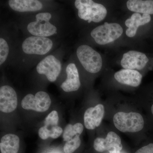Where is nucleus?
Returning <instances> with one entry per match:
<instances>
[{"instance_id": "9b49d317", "label": "nucleus", "mask_w": 153, "mask_h": 153, "mask_svg": "<svg viewBox=\"0 0 153 153\" xmlns=\"http://www.w3.org/2000/svg\"><path fill=\"white\" fill-rule=\"evenodd\" d=\"M18 105V97L16 91L9 85L0 88V110L9 113L13 111Z\"/></svg>"}, {"instance_id": "f03ea898", "label": "nucleus", "mask_w": 153, "mask_h": 153, "mask_svg": "<svg viewBox=\"0 0 153 153\" xmlns=\"http://www.w3.org/2000/svg\"><path fill=\"white\" fill-rule=\"evenodd\" d=\"M113 122L116 128L122 132L140 131L144 126L142 116L136 112H118L114 116Z\"/></svg>"}, {"instance_id": "f8f14e48", "label": "nucleus", "mask_w": 153, "mask_h": 153, "mask_svg": "<svg viewBox=\"0 0 153 153\" xmlns=\"http://www.w3.org/2000/svg\"><path fill=\"white\" fill-rule=\"evenodd\" d=\"M105 114L104 107L98 104L88 108L84 114V123L88 129L93 130L100 126Z\"/></svg>"}, {"instance_id": "5701e85b", "label": "nucleus", "mask_w": 153, "mask_h": 153, "mask_svg": "<svg viewBox=\"0 0 153 153\" xmlns=\"http://www.w3.org/2000/svg\"><path fill=\"white\" fill-rule=\"evenodd\" d=\"M49 128L50 130V137L52 139L57 138L63 132L62 128L58 126H54Z\"/></svg>"}, {"instance_id": "6ab92c4d", "label": "nucleus", "mask_w": 153, "mask_h": 153, "mask_svg": "<svg viewBox=\"0 0 153 153\" xmlns=\"http://www.w3.org/2000/svg\"><path fill=\"white\" fill-rule=\"evenodd\" d=\"M83 131V126L81 123H76L74 125L69 124L66 126L63 131V140L66 142L76 136H80Z\"/></svg>"}, {"instance_id": "39448f33", "label": "nucleus", "mask_w": 153, "mask_h": 153, "mask_svg": "<svg viewBox=\"0 0 153 153\" xmlns=\"http://www.w3.org/2000/svg\"><path fill=\"white\" fill-rule=\"evenodd\" d=\"M123 32V29L119 24L105 22L104 25L93 29L91 36L97 44L103 45L118 39Z\"/></svg>"}, {"instance_id": "423d86ee", "label": "nucleus", "mask_w": 153, "mask_h": 153, "mask_svg": "<svg viewBox=\"0 0 153 153\" xmlns=\"http://www.w3.org/2000/svg\"><path fill=\"white\" fill-rule=\"evenodd\" d=\"M53 46V42L48 38L30 36L23 41L22 49L28 55H43L48 53Z\"/></svg>"}, {"instance_id": "f3484780", "label": "nucleus", "mask_w": 153, "mask_h": 153, "mask_svg": "<svg viewBox=\"0 0 153 153\" xmlns=\"http://www.w3.org/2000/svg\"><path fill=\"white\" fill-rule=\"evenodd\" d=\"M20 139L18 136L10 134L3 136L0 142L1 153H18Z\"/></svg>"}, {"instance_id": "f257e3e1", "label": "nucleus", "mask_w": 153, "mask_h": 153, "mask_svg": "<svg viewBox=\"0 0 153 153\" xmlns=\"http://www.w3.org/2000/svg\"><path fill=\"white\" fill-rule=\"evenodd\" d=\"M74 5L78 10L79 18L88 23L101 22L107 13L106 8L103 5L91 0H76Z\"/></svg>"}, {"instance_id": "6e6552de", "label": "nucleus", "mask_w": 153, "mask_h": 153, "mask_svg": "<svg viewBox=\"0 0 153 153\" xmlns=\"http://www.w3.org/2000/svg\"><path fill=\"white\" fill-rule=\"evenodd\" d=\"M60 60L53 55H49L41 60L37 66L38 74H44L51 82L56 81L61 70Z\"/></svg>"}, {"instance_id": "1a4fd4ad", "label": "nucleus", "mask_w": 153, "mask_h": 153, "mask_svg": "<svg viewBox=\"0 0 153 153\" xmlns=\"http://www.w3.org/2000/svg\"><path fill=\"white\" fill-rule=\"evenodd\" d=\"M94 149L99 152L108 151L110 153H120L123 149L120 137L113 131H110L105 138L98 137L94 142Z\"/></svg>"}, {"instance_id": "4be33fe9", "label": "nucleus", "mask_w": 153, "mask_h": 153, "mask_svg": "<svg viewBox=\"0 0 153 153\" xmlns=\"http://www.w3.org/2000/svg\"><path fill=\"white\" fill-rule=\"evenodd\" d=\"M59 121V116L56 111H52L46 117L44 120V126L48 128L57 126Z\"/></svg>"}, {"instance_id": "a211bd4d", "label": "nucleus", "mask_w": 153, "mask_h": 153, "mask_svg": "<svg viewBox=\"0 0 153 153\" xmlns=\"http://www.w3.org/2000/svg\"><path fill=\"white\" fill-rule=\"evenodd\" d=\"M127 7L129 10L135 13L153 14L152 0H129L127 2Z\"/></svg>"}, {"instance_id": "0eeeda50", "label": "nucleus", "mask_w": 153, "mask_h": 153, "mask_svg": "<svg viewBox=\"0 0 153 153\" xmlns=\"http://www.w3.org/2000/svg\"><path fill=\"white\" fill-rule=\"evenodd\" d=\"M51 100L49 94L43 91H38L35 95L31 94H27L22 101L24 109L32 110L36 112H43L49 109Z\"/></svg>"}, {"instance_id": "412c9836", "label": "nucleus", "mask_w": 153, "mask_h": 153, "mask_svg": "<svg viewBox=\"0 0 153 153\" xmlns=\"http://www.w3.org/2000/svg\"><path fill=\"white\" fill-rule=\"evenodd\" d=\"M9 53V47L7 41L2 38H0V65L5 62Z\"/></svg>"}, {"instance_id": "4468645a", "label": "nucleus", "mask_w": 153, "mask_h": 153, "mask_svg": "<svg viewBox=\"0 0 153 153\" xmlns=\"http://www.w3.org/2000/svg\"><path fill=\"white\" fill-rule=\"evenodd\" d=\"M114 77L120 83L132 87L138 86L142 79V75L139 72L131 69H121L115 73Z\"/></svg>"}, {"instance_id": "aec40b11", "label": "nucleus", "mask_w": 153, "mask_h": 153, "mask_svg": "<svg viewBox=\"0 0 153 153\" xmlns=\"http://www.w3.org/2000/svg\"><path fill=\"white\" fill-rule=\"evenodd\" d=\"M80 136H76L66 142L63 147L65 153H73L79 147L81 144Z\"/></svg>"}, {"instance_id": "393cba45", "label": "nucleus", "mask_w": 153, "mask_h": 153, "mask_svg": "<svg viewBox=\"0 0 153 153\" xmlns=\"http://www.w3.org/2000/svg\"><path fill=\"white\" fill-rule=\"evenodd\" d=\"M151 110H152V112L153 115V104L152 105V108H151Z\"/></svg>"}, {"instance_id": "7ed1b4c3", "label": "nucleus", "mask_w": 153, "mask_h": 153, "mask_svg": "<svg viewBox=\"0 0 153 153\" xmlns=\"http://www.w3.org/2000/svg\"><path fill=\"white\" fill-rule=\"evenodd\" d=\"M52 17L48 12L38 13L36 15V21L28 24V32L33 36L46 38L55 35L57 28L50 23Z\"/></svg>"}, {"instance_id": "9d476101", "label": "nucleus", "mask_w": 153, "mask_h": 153, "mask_svg": "<svg viewBox=\"0 0 153 153\" xmlns=\"http://www.w3.org/2000/svg\"><path fill=\"white\" fill-rule=\"evenodd\" d=\"M149 61V58L143 53L131 50L123 54L121 65L124 69L141 70Z\"/></svg>"}, {"instance_id": "20e7f679", "label": "nucleus", "mask_w": 153, "mask_h": 153, "mask_svg": "<svg viewBox=\"0 0 153 153\" xmlns=\"http://www.w3.org/2000/svg\"><path fill=\"white\" fill-rule=\"evenodd\" d=\"M76 55L83 68L88 72L96 73L101 70L102 65L101 55L90 46H79L76 49Z\"/></svg>"}, {"instance_id": "2eb2a0df", "label": "nucleus", "mask_w": 153, "mask_h": 153, "mask_svg": "<svg viewBox=\"0 0 153 153\" xmlns=\"http://www.w3.org/2000/svg\"><path fill=\"white\" fill-rule=\"evenodd\" d=\"M151 20L150 15L149 14L141 15L139 13H134L130 18L127 19L125 23L126 26L128 28L126 31V35L130 38L134 37L136 34L138 28L148 24Z\"/></svg>"}, {"instance_id": "dca6fc26", "label": "nucleus", "mask_w": 153, "mask_h": 153, "mask_svg": "<svg viewBox=\"0 0 153 153\" xmlns=\"http://www.w3.org/2000/svg\"><path fill=\"white\" fill-rule=\"evenodd\" d=\"M9 5L16 12H36L41 10L43 7L42 3L37 0H10Z\"/></svg>"}, {"instance_id": "ddd939ff", "label": "nucleus", "mask_w": 153, "mask_h": 153, "mask_svg": "<svg viewBox=\"0 0 153 153\" xmlns=\"http://www.w3.org/2000/svg\"><path fill=\"white\" fill-rule=\"evenodd\" d=\"M67 79L61 85V88L66 92H72L78 90L81 83L79 80V73L76 65L71 63L66 68Z\"/></svg>"}, {"instance_id": "b1692460", "label": "nucleus", "mask_w": 153, "mask_h": 153, "mask_svg": "<svg viewBox=\"0 0 153 153\" xmlns=\"http://www.w3.org/2000/svg\"><path fill=\"white\" fill-rule=\"evenodd\" d=\"M135 153H153V143H150L143 147Z\"/></svg>"}]
</instances>
